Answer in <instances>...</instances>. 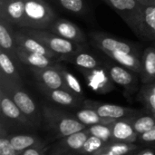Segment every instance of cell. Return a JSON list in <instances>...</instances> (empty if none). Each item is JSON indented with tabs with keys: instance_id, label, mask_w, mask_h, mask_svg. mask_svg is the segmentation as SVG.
Here are the masks:
<instances>
[{
	"instance_id": "cell-1",
	"label": "cell",
	"mask_w": 155,
	"mask_h": 155,
	"mask_svg": "<svg viewBox=\"0 0 155 155\" xmlns=\"http://www.w3.org/2000/svg\"><path fill=\"white\" fill-rule=\"evenodd\" d=\"M89 36L94 47L111 57L117 64L140 74L142 55L137 45L101 32H91Z\"/></svg>"
},
{
	"instance_id": "cell-2",
	"label": "cell",
	"mask_w": 155,
	"mask_h": 155,
	"mask_svg": "<svg viewBox=\"0 0 155 155\" xmlns=\"http://www.w3.org/2000/svg\"><path fill=\"white\" fill-rule=\"evenodd\" d=\"M41 112L45 128L56 138H63L87 128L76 117L54 106L42 104Z\"/></svg>"
},
{
	"instance_id": "cell-3",
	"label": "cell",
	"mask_w": 155,
	"mask_h": 155,
	"mask_svg": "<svg viewBox=\"0 0 155 155\" xmlns=\"http://www.w3.org/2000/svg\"><path fill=\"white\" fill-rule=\"evenodd\" d=\"M0 88L9 94L20 110L35 124V127L40 125L43 121V118H41L42 112H39L33 98L23 88V84H17L0 75Z\"/></svg>"
},
{
	"instance_id": "cell-4",
	"label": "cell",
	"mask_w": 155,
	"mask_h": 155,
	"mask_svg": "<svg viewBox=\"0 0 155 155\" xmlns=\"http://www.w3.org/2000/svg\"><path fill=\"white\" fill-rule=\"evenodd\" d=\"M21 31L39 40L47 48H49L55 54H59L60 56L64 54H69L77 52L79 50L87 49L85 45L65 39L51 32L48 29H35V28H29V27H22Z\"/></svg>"
},
{
	"instance_id": "cell-5",
	"label": "cell",
	"mask_w": 155,
	"mask_h": 155,
	"mask_svg": "<svg viewBox=\"0 0 155 155\" xmlns=\"http://www.w3.org/2000/svg\"><path fill=\"white\" fill-rule=\"evenodd\" d=\"M54 11L44 0H25V21L23 27L48 29L56 18Z\"/></svg>"
},
{
	"instance_id": "cell-6",
	"label": "cell",
	"mask_w": 155,
	"mask_h": 155,
	"mask_svg": "<svg viewBox=\"0 0 155 155\" xmlns=\"http://www.w3.org/2000/svg\"><path fill=\"white\" fill-rule=\"evenodd\" d=\"M109 5L126 23L132 31L139 36L143 17V7L137 0H107Z\"/></svg>"
},
{
	"instance_id": "cell-7",
	"label": "cell",
	"mask_w": 155,
	"mask_h": 155,
	"mask_svg": "<svg viewBox=\"0 0 155 155\" xmlns=\"http://www.w3.org/2000/svg\"><path fill=\"white\" fill-rule=\"evenodd\" d=\"M80 72L92 91L99 94H105L114 89V83L112 80L105 64H101L91 70H80Z\"/></svg>"
},
{
	"instance_id": "cell-8",
	"label": "cell",
	"mask_w": 155,
	"mask_h": 155,
	"mask_svg": "<svg viewBox=\"0 0 155 155\" xmlns=\"http://www.w3.org/2000/svg\"><path fill=\"white\" fill-rule=\"evenodd\" d=\"M90 136L88 128L61 138L50 147V155H77L79 150Z\"/></svg>"
},
{
	"instance_id": "cell-9",
	"label": "cell",
	"mask_w": 155,
	"mask_h": 155,
	"mask_svg": "<svg viewBox=\"0 0 155 155\" xmlns=\"http://www.w3.org/2000/svg\"><path fill=\"white\" fill-rule=\"evenodd\" d=\"M58 63L44 68L29 67L34 77L36 79L37 84L45 86L50 89H64L68 91L62 74L59 70Z\"/></svg>"
},
{
	"instance_id": "cell-10",
	"label": "cell",
	"mask_w": 155,
	"mask_h": 155,
	"mask_svg": "<svg viewBox=\"0 0 155 155\" xmlns=\"http://www.w3.org/2000/svg\"><path fill=\"white\" fill-rule=\"evenodd\" d=\"M82 107H88L95 110L101 116L105 117V118H111V119H122L125 118L134 114H140L141 111L133 109V108H128L117 104H104L96 101H92V100H86L84 99L83 101Z\"/></svg>"
},
{
	"instance_id": "cell-11",
	"label": "cell",
	"mask_w": 155,
	"mask_h": 155,
	"mask_svg": "<svg viewBox=\"0 0 155 155\" xmlns=\"http://www.w3.org/2000/svg\"><path fill=\"white\" fill-rule=\"evenodd\" d=\"M108 73L114 84L124 87L129 94H134L138 87V76L137 73L121 65L104 64Z\"/></svg>"
},
{
	"instance_id": "cell-12",
	"label": "cell",
	"mask_w": 155,
	"mask_h": 155,
	"mask_svg": "<svg viewBox=\"0 0 155 155\" xmlns=\"http://www.w3.org/2000/svg\"><path fill=\"white\" fill-rule=\"evenodd\" d=\"M0 108L3 117H5L12 122L26 128L35 127V124L20 110L9 94H7L2 88H0Z\"/></svg>"
},
{
	"instance_id": "cell-13",
	"label": "cell",
	"mask_w": 155,
	"mask_h": 155,
	"mask_svg": "<svg viewBox=\"0 0 155 155\" xmlns=\"http://www.w3.org/2000/svg\"><path fill=\"white\" fill-rule=\"evenodd\" d=\"M48 30L73 42L85 45L86 37L84 32L74 23L64 18L56 17L49 25Z\"/></svg>"
},
{
	"instance_id": "cell-14",
	"label": "cell",
	"mask_w": 155,
	"mask_h": 155,
	"mask_svg": "<svg viewBox=\"0 0 155 155\" xmlns=\"http://www.w3.org/2000/svg\"><path fill=\"white\" fill-rule=\"evenodd\" d=\"M138 114L117 119L113 123V142L135 143L138 141L139 135L136 134L132 123L133 119Z\"/></svg>"
},
{
	"instance_id": "cell-15",
	"label": "cell",
	"mask_w": 155,
	"mask_h": 155,
	"mask_svg": "<svg viewBox=\"0 0 155 155\" xmlns=\"http://www.w3.org/2000/svg\"><path fill=\"white\" fill-rule=\"evenodd\" d=\"M0 17L12 25L24 26L25 0H0Z\"/></svg>"
},
{
	"instance_id": "cell-16",
	"label": "cell",
	"mask_w": 155,
	"mask_h": 155,
	"mask_svg": "<svg viewBox=\"0 0 155 155\" xmlns=\"http://www.w3.org/2000/svg\"><path fill=\"white\" fill-rule=\"evenodd\" d=\"M40 92L46 96L50 101L54 104L66 106V107H78L82 106L84 97L77 96L71 92L64 89H50L45 86L37 84Z\"/></svg>"
},
{
	"instance_id": "cell-17",
	"label": "cell",
	"mask_w": 155,
	"mask_h": 155,
	"mask_svg": "<svg viewBox=\"0 0 155 155\" xmlns=\"http://www.w3.org/2000/svg\"><path fill=\"white\" fill-rule=\"evenodd\" d=\"M15 38L17 46L31 52V53H35L43 55H46L51 58H54L59 60L60 55L47 48L43 43H41L39 40L35 39V37L24 33L23 31H15Z\"/></svg>"
},
{
	"instance_id": "cell-18",
	"label": "cell",
	"mask_w": 155,
	"mask_h": 155,
	"mask_svg": "<svg viewBox=\"0 0 155 155\" xmlns=\"http://www.w3.org/2000/svg\"><path fill=\"white\" fill-rule=\"evenodd\" d=\"M11 25L5 18L0 17V49L5 52L15 63H20L16 54L17 45L15 38V32Z\"/></svg>"
},
{
	"instance_id": "cell-19",
	"label": "cell",
	"mask_w": 155,
	"mask_h": 155,
	"mask_svg": "<svg viewBox=\"0 0 155 155\" xmlns=\"http://www.w3.org/2000/svg\"><path fill=\"white\" fill-rule=\"evenodd\" d=\"M87 49L79 50L77 52L61 55L59 58V62L64 61L70 64H73L74 66L78 68V70H91L101 65V62L93 54L86 51Z\"/></svg>"
},
{
	"instance_id": "cell-20",
	"label": "cell",
	"mask_w": 155,
	"mask_h": 155,
	"mask_svg": "<svg viewBox=\"0 0 155 155\" xmlns=\"http://www.w3.org/2000/svg\"><path fill=\"white\" fill-rule=\"evenodd\" d=\"M16 54L20 63L28 65L29 67H36V68H44L47 66H51L59 62V60L48 57L46 55L31 53L28 52L19 46L16 48Z\"/></svg>"
},
{
	"instance_id": "cell-21",
	"label": "cell",
	"mask_w": 155,
	"mask_h": 155,
	"mask_svg": "<svg viewBox=\"0 0 155 155\" xmlns=\"http://www.w3.org/2000/svg\"><path fill=\"white\" fill-rule=\"evenodd\" d=\"M139 37L143 40H155V6L143 5Z\"/></svg>"
},
{
	"instance_id": "cell-22",
	"label": "cell",
	"mask_w": 155,
	"mask_h": 155,
	"mask_svg": "<svg viewBox=\"0 0 155 155\" xmlns=\"http://www.w3.org/2000/svg\"><path fill=\"white\" fill-rule=\"evenodd\" d=\"M140 78L143 84L155 81V47H148L142 54Z\"/></svg>"
},
{
	"instance_id": "cell-23",
	"label": "cell",
	"mask_w": 155,
	"mask_h": 155,
	"mask_svg": "<svg viewBox=\"0 0 155 155\" xmlns=\"http://www.w3.org/2000/svg\"><path fill=\"white\" fill-rule=\"evenodd\" d=\"M15 64L16 63H15V61L5 52L0 49V75L17 84H23L22 78L18 73Z\"/></svg>"
},
{
	"instance_id": "cell-24",
	"label": "cell",
	"mask_w": 155,
	"mask_h": 155,
	"mask_svg": "<svg viewBox=\"0 0 155 155\" xmlns=\"http://www.w3.org/2000/svg\"><path fill=\"white\" fill-rule=\"evenodd\" d=\"M138 148L140 147L134 143L111 142L105 143L95 155H132Z\"/></svg>"
},
{
	"instance_id": "cell-25",
	"label": "cell",
	"mask_w": 155,
	"mask_h": 155,
	"mask_svg": "<svg viewBox=\"0 0 155 155\" xmlns=\"http://www.w3.org/2000/svg\"><path fill=\"white\" fill-rule=\"evenodd\" d=\"M75 117L87 127L99 124H110L115 121L114 119L103 117L95 110L88 107H83L82 109L78 110L75 114Z\"/></svg>"
},
{
	"instance_id": "cell-26",
	"label": "cell",
	"mask_w": 155,
	"mask_h": 155,
	"mask_svg": "<svg viewBox=\"0 0 155 155\" xmlns=\"http://www.w3.org/2000/svg\"><path fill=\"white\" fill-rule=\"evenodd\" d=\"M10 141L14 146V148L20 152L28 149L33 146L36 145H44L46 144L42 139H40L38 136L35 135H30V134H15L10 135Z\"/></svg>"
},
{
	"instance_id": "cell-27",
	"label": "cell",
	"mask_w": 155,
	"mask_h": 155,
	"mask_svg": "<svg viewBox=\"0 0 155 155\" xmlns=\"http://www.w3.org/2000/svg\"><path fill=\"white\" fill-rule=\"evenodd\" d=\"M138 100L151 112L155 114V81L143 84Z\"/></svg>"
},
{
	"instance_id": "cell-28",
	"label": "cell",
	"mask_w": 155,
	"mask_h": 155,
	"mask_svg": "<svg viewBox=\"0 0 155 155\" xmlns=\"http://www.w3.org/2000/svg\"><path fill=\"white\" fill-rule=\"evenodd\" d=\"M59 70L62 74V76L64 78L67 90L77 96L84 97V90L82 88L81 84L77 80V78L74 74H72L70 72H68L65 69V67L61 64H59Z\"/></svg>"
},
{
	"instance_id": "cell-29",
	"label": "cell",
	"mask_w": 155,
	"mask_h": 155,
	"mask_svg": "<svg viewBox=\"0 0 155 155\" xmlns=\"http://www.w3.org/2000/svg\"><path fill=\"white\" fill-rule=\"evenodd\" d=\"M91 135H94L105 143L113 142V124H94L87 127Z\"/></svg>"
},
{
	"instance_id": "cell-30",
	"label": "cell",
	"mask_w": 155,
	"mask_h": 155,
	"mask_svg": "<svg viewBox=\"0 0 155 155\" xmlns=\"http://www.w3.org/2000/svg\"><path fill=\"white\" fill-rule=\"evenodd\" d=\"M138 115L133 119L132 123L136 134L140 136L141 134L152 130L153 127H155V117L149 115H143V116H138Z\"/></svg>"
},
{
	"instance_id": "cell-31",
	"label": "cell",
	"mask_w": 155,
	"mask_h": 155,
	"mask_svg": "<svg viewBox=\"0 0 155 155\" xmlns=\"http://www.w3.org/2000/svg\"><path fill=\"white\" fill-rule=\"evenodd\" d=\"M105 144V143L101 140L100 138L91 135L87 138L85 143H84L83 147L79 150L77 153V155H84V154H93L95 155L96 153Z\"/></svg>"
},
{
	"instance_id": "cell-32",
	"label": "cell",
	"mask_w": 155,
	"mask_h": 155,
	"mask_svg": "<svg viewBox=\"0 0 155 155\" xmlns=\"http://www.w3.org/2000/svg\"><path fill=\"white\" fill-rule=\"evenodd\" d=\"M0 155H20V152L14 148L3 123L0 127Z\"/></svg>"
},
{
	"instance_id": "cell-33",
	"label": "cell",
	"mask_w": 155,
	"mask_h": 155,
	"mask_svg": "<svg viewBox=\"0 0 155 155\" xmlns=\"http://www.w3.org/2000/svg\"><path fill=\"white\" fill-rule=\"evenodd\" d=\"M64 10H67L75 15H82L85 10V4L84 0H56Z\"/></svg>"
},
{
	"instance_id": "cell-34",
	"label": "cell",
	"mask_w": 155,
	"mask_h": 155,
	"mask_svg": "<svg viewBox=\"0 0 155 155\" xmlns=\"http://www.w3.org/2000/svg\"><path fill=\"white\" fill-rule=\"evenodd\" d=\"M50 147H48L46 144L36 145L22 151L20 155H45L48 153Z\"/></svg>"
},
{
	"instance_id": "cell-35",
	"label": "cell",
	"mask_w": 155,
	"mask_h": 155,
	"mask_svg": "<svg viewBox=\"0 0 155 155\" xmlns=\"http://www.w3.org/2000/svg\"><path fill=\"white\" fill-rule=\"evenodd\" d=\"M138 141H140L143 144L155 147V127H153L152 130L141 134L138 138Z\"/></svg>"
},
{
	"instance_id": "cell-36",
	"label": "cell",
	"mask_w": 155,
	"mask_h": 155,
	"mask_svg": "<svg viewBox=\"0 0 155 155\" xmlns=\"http://www.w3.org/2000/svg\"><path fill=\"white\" fill-rule=\"evenodd\" d=\"M132 155H155V147L138 148Z\"/></svg>"
},
{
	"instance_id": "cell-37",
	"label": "cell",
	"mask_w": 155,
	"mask_h": 155,
	"mask_svg": "<svg viewBox=\"0 0 155 155\" xmlns=\"http://www.w3.org/2000/svg\"><path fill=\"white\" fill-rule=\"evenodd\" d=\"M138 2H140L142 5H151L152 0H137Z\"/></svg>"
},
{
	"instance_id": "cell-38",
	"label": "cell",
	"mask_w": 155,
	"mask_h": 155,
	"mask_svg": "<svg viewBox=\"0 0 155 155\" xmlns=\"http://www.w3.org/2000/svg\"><path fill=\"white\" fill-rule=\"evenodd\" d=\"M151 5H153L155 6V0H152V2H151Z\"/></svg>"
},
{
	"instance_id": "cell-39",
	"label": "cell",
	"mask_w": 155,
	"mask_h": 155,
	"mask_svg": "<svg viewBox=\"0 0 155 155\" xmlns=\"http://www.w3.org/2000/svg\"><path fill=\"white\" fill-rule=\"evenodd\" d=\"M103 1H104V3H107V0H103Z\"/></svg>"
}]
</instances>
